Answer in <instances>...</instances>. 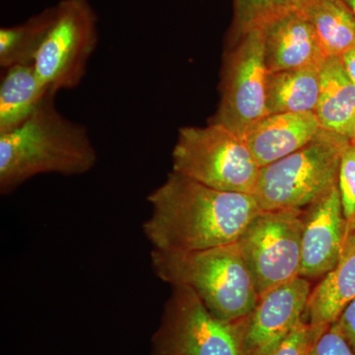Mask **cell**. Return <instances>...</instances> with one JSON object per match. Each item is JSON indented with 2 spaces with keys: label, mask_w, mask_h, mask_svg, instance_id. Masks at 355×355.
<instances>
[{
  "label": "cell",
  "mask_w": 355,
  "mask_h": 355,
  "mask_svg": "<svg viewBox=\"0 0 355 355\" xmlns=\"http://www.w3.org/2000/svg\"><path fill=\"white\" fill-rule=\"evenodd\" d=\"M142 230L153 250L202 251L238 242L261 211L254 195L216 190L172 171L147 197Z\"/></svg>",
  "instance_id": "1"
},
{
  "label": "cell",
  "mask_w": 355,
  "mask_h": 355,
  "mask_svg": "<svg viewBox=\"0 0 355 355\" xmlns=\"http://www.w3.org/2000/svg\"><path fill=\"white\" fill-rule=\"evenodd\" d=\"M51 93L19 128L0 133V193L8 195L42 174L78 176L91 171L97 153L87 128L55 108Z\"/></svg>",
  "instance_id": "2"
},
{
  "label": "cell",
  "mask_w": 355,
  "mask_h": 355,
  "mask_svg": "<svg viewBox=\"0 0 355 355\" xmlns=\"http://www.w3.org/2000/svg\"><path fill=\"white\" fill-rule=\"evenodd\" d=\"M156 277L188 287L214 316L236 323L253 311L259 294L238 242L202 251L165 253L153 250Z\"/></svg>",
  "instance_id": "3"
},
{
  "label": "cell",
  "mask_w": 355,
  "mask_h": 355,
  "mask_svg": "<svg viewBox=\"0 0 355 355\" xmlns=\"http://www.w3.org/2000/svg\"><path fill=\"white\" fill-rule=\"evenodd\" d=\"M349 139L321 130L307 146L261 168L254 197L263 211L310 207L338 188Z\"/></svg>",
  "instance_id": "4"
},
{
  "label": "cell",
  "mask_w": 355,
  "mask_h": 355,
  "mask_svg": "<svg viewBox=\"0 0 355 355\" xmlns=\"http://www.w3.org/2000/svg\"><path fill=\"white\" fill-rule=\"evenodd\" d=\"M172 163V171L198 183L249 195H254L261 171L244 139L212 123L180 128Z\"/></svg>",
  "instance_id": "5"
},
{
  "label": "cell",
  "mask_w": 355,
  "mask_h": 355,
  "mask_svg": "<svg viewBox=\"0 0 355 355\" xmlns=\"http://www.w3.org/2000/svg\"><path fill=\"white\" fill-rule=\"evenodd\" d=\"M55 21L34 62L40 80L53 92L76 88L99 41L98 17L89 0H60Z\"/></svg>",
  "instance_id": "6"
},
{
  "label": "cell",
  "mask_w": 355,
  "mask_h": 355,
  "mask_svg": "<svg viewBox=\"0 0 355 355\" xmlns=\"http://www.w3.org/2000/svg\"><path fill=\"white\" fill-rule=\"evenodd\" d=\"M172 287L153 338L155 355H244L239 322L212 315L188 287Z\"/></svg>",
  "instance_id": "7"
},
{
  "label": "cell",
  "mask_w": 355,
  "mask_h": 355,
  "mask_svg": "<svg viewBox=\"0 0 355 355\" xmlns=\"http://www.w3.org/2000/svg\"><path fill=\"white\" fill-rule=\"evenodd\" d=\"M303 210L261 211L238 240L259 296L300 275Z\"/></svg>",
  "instance_id": "8"
},
{
  "label": "cell",
  "mask_w": 355,
  "mask_h": 355,
  "mask_svg": "<svg viewBox=\"0 0 355 355\" xmlns=\"http://www.w3.org/2000/svg\"><path fill=\"white\" fill-rule=\"evenodd\" d=\"M232 43L222 69L220 101L209 123L243 137L248 128L268 114L263 29L245 33Z\"/></svg>",
  "instance_id": "9"
},
{
  "label": "cell",
  "mask_w": 355,
  "mask_h": 355,
  "mask_svg": "<svg viewBox=\"0 0 355 355\" xmlns=\"http://www.w3.org/2000/svg\"><path fill=\"white\" fill-rule=\"evenodd\" d=\"M311 291L309 279L298 277L259 296L239 321L244 355H272L304 319Z\"/></svg>",
  "instance_id": "10"
},
{
  "label": "cell",
  "mask_w": 355,
  "mask_h": 355,
  "mask_svg": "<svg viewBox=\"0 0 355 355\" xmlns=\"http://www.w3.org/2000/svg\"><path fill=\"white\" fill-rule=\"evenodd\" d=\"M349 228L338 188L308 207L303 214L299 277L319 279L331 272L342 256Z\"/></svg>",
  "instance_id": "11"
},
{
  "label": "cell",
  "mask_w": 355,
  "mask_h": 355,
  "mask_svg": "<svg viewBox=\"0 0 355 355\" xmlns=\"http://www.w3.org/2000/svg\"><path fill=\"white\" fill-rule=\"evenodd\" d=\"M261 29L268 72L321 67L326 60L312 26L301 11L284 14Z\"/></svg>",
  "instance_id": "12"
},
{
  "label": "cell",
  "mask_w": 355,
  "mask_h": 355,
  "mask_svg": "<svg viewBox=\"0 0 355 355\" xmlns=\"http://www.w3.org/2000/svg\"><path fill=\"white\" fill-rule=\"evenodd\" d=\"M314 112L268 114L243 135L261 168L296 153L321 130Z\"/></svg>",
  "instance_id": "13"
},
{
  "label": "cell",
  "mask_w": 355,
  "mask_h": 355,
  "mask_svg": "<svg viewBox=\"0 0 355 355\" xmlns=\"http://www.w3.org/2000/svg\"><path fill=\"white\" fill-rule=\"evenodd\" d=\"M355 298V222L349 233L338 265L311 291L305 318L315 338L338 321L343 311Z\"/></svg>",
  "instance_id": "14"
},
{
  "label": "cell",
  "mask_w": 355,
  "mask_h": 355,
  "mask_svg": "<svg viewBox=\"0 0 355 355\" xmlns=\"http://www.w3.org/2000/svg\"><path fill=\"white\" fill-rule=\"evenodd\" d=\"M320 95L315 114L322 130L349 139L355 121V83L340 58H327L320 72Z\"/></svg>",
  "instance_id": "15"
},
{
  "label": "cell",
  "mask_w": 355,
  "mask_h": 355,
  "mask_svg": "<svg viewBox=\"0 0 355 355\" xmlns=\"http://www.w3.org/2000/svg\"><path fill=\"white\" fill-rule=\"evenodd\" d=\"M51 93L55 92L41 83L34 64L4 69L0 83V133L22 125Z\"/></svg>",
  "instance_id": "16"
},
{
  "label": "cell",
  "mask_w": 355,
  "mask_h": 355,
  "mask_svg": "<svg viewBox=\"0 0 355 355\" xmlns=\"http://www.w3.org/2000/svg\"><path fill=\"white\" fill-rule=\"evenodd\" d=\"M321 67L268 72L266 86L268 114L315 113L320 95Z\"/></svg>",
  "instance_id": "17"
},
{
  "label": "cell",
  "mask_w": 355,
  "mask_h": 355,
  "mask_svg": "<svg viewBox=\"0 0 355 355\" xmlns=\"http://www.w3.org/2000/svg\"><path fill=\"white\" fill-rule=\"evenodd\" d=\"M327 58L355 48V16L345 0H308L301 9Z\"/></svg>",
  "instance_id": "18"
},
{
  "label": "cell",
  "mask_w": 355,
  "mask_h": 355,
  "mask_svg": "<svg viewBox=\"0 0 355 355\" xmlns=\"http://www.w3.org/2000/svg\"><path fill=\"white\" fill-rule=\"evenodd\" d=\"M57 7H49L22 24L0 29V67L34 64L55 21Z\"/></svg>",
  "instance_id": "19"
},
{
  "label": "cell",
  "mask_w": 355,
  "mask_h": 355,
  "mask_svg": "<svg viewBox=\"0 0 355 355\" xmlns=\"http://www.w3.org/2000/svg\"><path fill=\"white\" fill-rule=\"evenodd\" d=\"M308 0H233L234 20L232 39L235 41L245 33L263 28L270 21L284 14L300 11Z\"/></svg>",
  "instance_id": "20"
},
{
  "label": "cell",
  "mask_w": 355,
  "mask_h": 355,
  "mask_svg": "<svg viewBox=\"0 0 355 355\" xmlns=\"http://www.w3.org/2000/svg\"><path fill=\"white\" fill-rule=\"evenodd\" d=\"M338 191L343 214L349 223L355 222V147H347L340 160L338 172Z\"/></svg>",
  "instance_id": "21"
},
{
  "label": "cell",
  "mask_w": 355,
  "mask_h": 355,
  "mask_svg": "<svg viewBox=\"0 0 355 355\" xmlns=\"http://www.w3.org/2000/svg\"><path fill=\"white\" fill-rule=\"evenodd\" d=\"M308 355H355V352L335 322L314 338Z\"/></svg>",
  "instance_id": "22"
},
{
  "label": "cell",
  "mask_w": 355,
  "mask_h": 355,
  "mask_svg": "<svg viewBox=\"0 0 355 355\" xmlns=\"http://www.w3.org/2000/svg\"><path fill=\"white\" fill-rule=\"evenodd\" d=\"M314 338L315 331L304 318L272 355H308Z\"/></svg>",
  "instance_id": "23"
},
{
  "label": "cell",
  "mask_w": 355,
  "mask_h": 355,
  "mask_svg": "<svg viewBox=\"0 0 355 355\" xmlns=\"http://www.w3.org/2000/svg\"><path fill=\"white\" fill-rule=\"evenodd\" d=\"M336 322L355 352V298L343 311Z\"/></svg>",
  "instance_id": "24"
},
{
  "label": "cell",
  "mask_w": 355,
  "mask_h": 355,
  "mask_svg": "<svg viewBox=\"0 0 355 355\" xmlns=\"http://www.w3.org/2000/svg\"><path fill=\"white\" fill-rule=\"evenodd\" d=\"M340 58L349 78L355 83V48L347 51Z\"/></svg>",
  "instance_id": "25"
},
{
  "label": "cell",
  "mask_w": 355,
  "mask_h": 355,
  "mask_svg": "<svg viewBox=\"0 0 355 355\" xmlns=\"http://www.w3.org/2000/svg\"><path fill=\"white\" fill-rule=\"evenodd\" d=\"M349 144L350 146L355 147V121L354 125V128H352V135L349 137Z\"/></svg>",
  "instance_id": "26"
},
{
  "label": "cell",
  "mask_w": 355,
  "mask_h": 355,
  "mask_svg": "<svg viewBox=\"0 0 355 355\" xmlns=\"http://www.w3.org/2000/svg\"><path fill=\"white\" fill-rule=\"evenodd\" d=\"M345 1L347 2V6L350 7L355 16V0H345Z\"/></svg>",
  "instance_id": "27"
}]
</instances>
